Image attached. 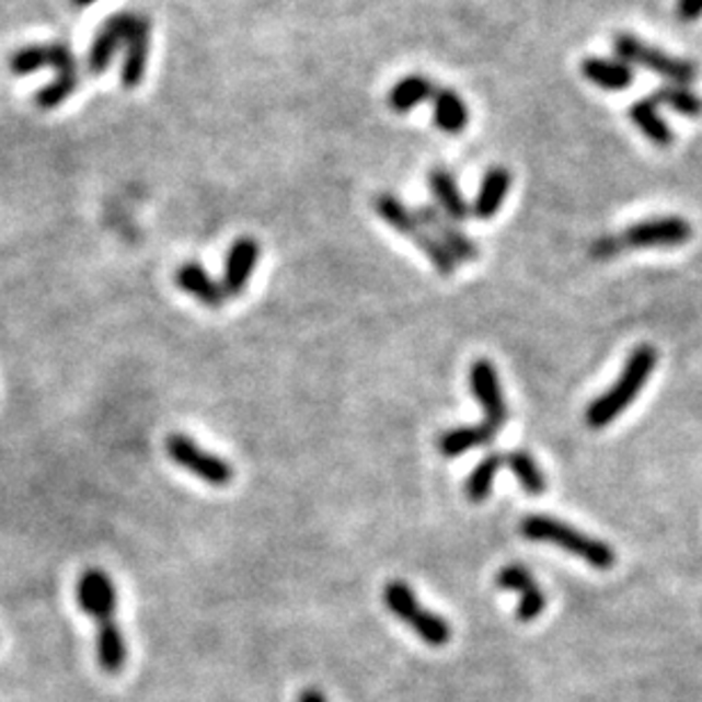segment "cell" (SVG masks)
<instances>
[{
	"label": "cell",
	"instance_id": "6da1fadb",
	"mask_svg": "<svg viewBox=\"0 0 702 702\" xmlns=\"http://www.w3.org/2000/svg\"><path fill=\"white\" fill-rule=\"evenodd\" d=\"M76 598L96 623V659L103 672L117 676L124 670L128 651L126 638L117 623V586L103 568H88L76 584Z\"/></svg>",
	"mask_w": 702,
	"mask_h": 702
},
{
	"label": "cell",
	"instance_id": "7a4b0ae2",
	"mask_svg": "<svg viewBox=\"0 0 702 702\" xmlns=\"http://www.w3.org/2000/svg\"><path fill=\"white\" fill-rule=\"evenodd\" d=\"M10 69L14 76H27L39 69H55L53 82L42 88L35 99V103L42 110L60 107L78 90V82H80L76 55L71 53L69 46L60 42L33 44V46L19 48L10 58Z\"/></svg>",
	"mask_w": 702,
	"mask_h": 702
},
{
	"label": "cell",
	"instance_id": "3957f363",
	"mask_svg": "<svg viewBox=\"0 0 702 702\" xmlns=\"http://www.w3.org/2000/svg\"><path fill=\"white\" fill-rule=\"evenodd\" d=\"M657 365V349L651 345H641L632 352L630 360L625 362V368L621 377L615 379V383L602 392L600 398H596L586 408V425L591 429H605L611 425L613 419L621 415L623 411L630 408V404L638 398V392L643 385L648 383L653 370Z\"/></svg>",
	"mask_w": 702,
	"mask_h": 702
},
{
	"label": "cell",
	"instance_id": "277c9868",
	"mask_svg": "<svg viewBox=\"0 0 702 702\" xmlns=\"http://www.w3.org/2000/svg\"><path fill=\"white\" fill-rule=\"evenodd\" d=\"M520 533L533 543H552L573 556L584 559L588 566L598 571H609L615 566V552L611 545L588 537V533L561 522L550 516H525L520 520Z\"/></svg>",
	"mask_w": 702,
	"mask_h": 702
},
{
	"label": "cell",
	"instance_id": "5b68a950",
	"mask_svg": "<svg viewBox=\"0 0 702 702\" xmlns=\"http://www.w3.org/2000/svg\"><path fill=\"white\" fill-rule=\"evenodd\" d=\"M375 212L385 221L392 231H398L404 238H411L415 246L423 251V254L431 261L436 272L440 276H452L457 269V261L449 256V251L431 235V231L425 227L423 219L415 215V210L406 208L402 199L395 194L381 192L375 199Z\"/></svg>",
	"mask_w": 702,
	"mask_h": 702
},
{
	"label": "cell",
	"instance_id": "8992f818",
	"mask_svg": "<svg viewBox=\"0 0 702 702\" xmlns=\"http://www.w3.org/2000/svg\"><path fill=\"white\" fill-rule=\"evenodd\" d=\"M383 605L431 648H442L452 638V628L445 618L419 605L413 588L402 579H392L383 586Z\"/></svg>",
	"mask_w": 702,
	"mask_h": 702
},
{
	"label": "cell",
	"instance_id": "52a82bcc",
	"mask_svg": "<svg viewBox=\"0 0 702 702\" xmlns=\"http://www.w3.org/2000/svg\"><path fill=\"white\" fill-rule=\"evenodd\" d=\"M613 50L618 55V60L625 65H636L648 69L666 80H670L672 85H691V82L698 78V67L691 60L676 58V55H668L651 44H645L643 39L621 33L613 37Z\"/></svg>",
	"mask_w": 702,
	"mask_h": 702
},
{
	"label": "cell",
	"instance_id": "ba28073f",
	"mask_svg": "<svg viewBox=\"0 0 702 702\" xmlns=\"http://www.w3.org/2000/svg\"><path fill=\"white\" fill-rule=\"evenodd\" d=\"M164 449H166V457H170L179 468L192 472L194 476H199V480L206 482L208 486L223 488L233 482L235 476L233 465L227 459L206 452L199 442L185 434L166 436Z\"/></svg>",
	"mask_w": 702,
	"mask_h": 702
},
{
	"label": "cell",
	"instance_id": "9c48e42d",
	"mask_svg": "<svg viewBox=\"0 0 702 702\" xmlns=\"http://www.w3.org/2000/svg\"><path fill=\"white\" fill-rule=\"evenodd\" d=\"M693 235L691 223L684 217H653L632 223L623 233H618L625 249H678Z\"/></svg>",
	"mask_w": 702,
	"mask_h": 702
},
{
	"label": "cell",
	"instance_id": "30bf717a",
	"mask_svg": "<svg viewBox=\"0 0 702 702\" xmlns=\"http://www.w3.org/2000/svg\"><path fill=\"white\" fill-rule=\"evenodd\" d=\"M470 390L474 400L480 402V406L484 408L486 419L484 423L493 429V431H502L504 423H507V402H504V392H502V383L497 377L495 365L488 358H480L472 362L470 368Z\"/></svg>",
	"mask_w": 702,
	"mask_h": 702
},
{
	"label": "cell",
	"instance_id": "8fae6325",
	"mask_svg": "<svg viewBox=\"0 0 702 702\" xmlns=\"http://www.w3.org/2000/svg\"><path fill=\"white\" fill-rule=\"evenodd\" d=\"M133 21H135V12H119V14H112L103 21L99 33L92 39L90 53H88L90 73L101 76L110 69L112 60H115V55L122 48H126Z\"/></svg>",
	"mask_w": 702,
	"mask_h": 702
},
{
	"label": "cell",
	"instance_id": "7c38bea8",
	"mask_svg": "<svg viewBox=\"0 0 702 702\" xmlns=\"http://www.w3.org/2000/svg\"><path fill=\"white\" fill-rule=\"evenodd\" d=\"M415 215L423 219L431 235L449 251V256L457 263H474L480 258V246L457 227V221L445 217L436 206H417Z\"/></svg>",
	"mask_w": 702,
	"mask_h": 702
},
{
	"label": "cell",
	"instance_id": "4fadbf2b",
	"mask_svg": "<svg viewBox=\"0 0 702 702\" xmlns=\"http://www.w3.org/2000/svg\"><path fill=\"white\" fill-rule=\"evenodd\" d=\"M495 584L502 591H511L520 596V605L516 609V618L520 623H531L543 613L545 609V596L541 591L539 582L531 577V573L520 564L504 566L495 575Z\"/></svg>",
	"mask_w": 702,
	"mask_h": 702
},
{
	"label": "cell",
	"instance_id": "5bb4252c",
	"mask_svg": "<svg viewBox=\"0 0 702 702\" xmlns=\"http://www.w3.org/2000/svg\"><path fill=\"white\" fill-rule=\"evenodd\" d=\"M151 21L145 14H135L130 35L126 42V55L122 65V85L126 90L139 88V82L145 80L149 55H151Z\"/></svg>",
	"mask_w": 702,
	"mask_h": 702
},
{
	"label": "cell",
	"instance_id": "9a60e30c",
	"mask_svg": "<svg viewBox=\"0 0 702 702\" xmlns=\"http://www.w3.org/2000/svg\"><path fill=\"white\" fill-rule=\"evenodd\" d=\"M261 258V244L254 238H238L229 254L227 263H223V276H221V288L227 297H238L246 290L249 278L256 269V263Z\"/></svg>",
	"mask_w": 702,
	"mask_h": 702
},
{
	"label": "cell",
	"instance_id": "2e32d148",
	"mask_svg": "<svg viewBox=\"0 0 702 702\" xmlns=\"http://www.w3.org/2000/svg\"><path fill=\"white\" fill-rule=\"evenodd\" d=\"M511 181L514 179H511V172L507 170V166H491L480 183V189H476L470 212L476 219H484V221L493 219L502 210L504 202H507Z\"/></svg>",
	"mask_w": 702,
	"mask_h": 702
},
{
	"label": "cell",
	"instance_id": "e0dca14e",
	"mask_svg": "<svg viewBox=\"0 0 702 702\" xmlns=\"http://www.w3.org/2000/svg\"><path fill=\"white\" fill-rule=\"evenodd\" d=\"M427 181H429V189H431L434 199H436V208L445 217H449V219L459 223V221H465L472 215L470 206L465 204L463 194L459 189L457 179L452 176V172L445 170V166H434V170L427 176Z\"/></svg>",
	"mask_w": 702,
	"mask_h": 702
},
{
	"label": "cell",
	"instance_id": "ac0fdd59",
	"mask_svg": "<svg viewBox=\"0 0 702 702\" xmlns=\"http://www.w3.org/2000/svg\"><path fill=\"white\" fill-rule=\"evenodd\" d=\"M176 286L208 308H219L229 299L227 292H223L221 284L212 280V276L199 263L181 265L176 269Z\"/></svg>",
	"mask_w": 702,
	"mask_h": 702
},
{
	"label": "cell",
	"instance_id": "d6986e66",
	"mask_svg": "<svg viewBox=\"0 0 702 702\" xmlns=\"http://www.w3.org/2000/svg\"><path fill=\"white\" fill-rule=\"evenodd\" d=\"M579 71L588 82H591V85L607 90V92H623L632 85V80H634L632 67L621 60L584 58L579 65Z\"/></svg>",
	"mask_w": 702,
	"mask_h": 702
},
{
	"label": "cell",
	"instance_id": "ffe728a7",
	"mask_svg": "<svg viewBox=\"0 0 702 702\" xmlns=\"http://www.w3.org/2000/svg\"><path fill=\"white\" fill-rule=\"evenodd\" d=\"M434 103V124L447 135H461L468 128L470 110L459 92L452 88H438L431 96Z\"/></svg>",
	"mask_w": 702,
	"mask_h": 702
},
{
	"label": "cell",
	"instance_id": "44dd1931",
	"mask_svg": "<svg viewBox=\"0 0 702 702\" xmlns=\"http://www.w3.org/2000/svg\"><path fill=\"white\" fill-rule=\"evenodd\" d=\"M436 88L431 78L423 73H411L400 78L395 85L388 92V107L398 115H406V112L415 110L417 105H423L425 101H431Z\"/></svg>",
	"mask_w": 702,
	"mask_h": 702
},
{
	"label": "cell",
	"instance_id": "7402d4cb",
	"mask_svg": "<svg viewBox=\"0 0 702 702\" xmlns=\"http://www.w3.org/2000/svg\"><path fill=\"white\" fill-rule=\"evenodd\" d=\"M495 438H497V431H493L486 423L457 427V429L445 431L438 438V452L442 457H447V459H454V457H461V454L470 452V449L486 447Z\"/></svg>",
	"mask_w": 702,
	"mask_h": 702
},
{
	"label": "cell",
	"instance_id": "603a6c76",
	"mask_svg": "<svg viewBox=\"0 0 702 702\" xmlns=\"http://www.w3.org/2000/svg\"><path fill=\"white\" fill-rule=\"evenodd\" d=\"M630 119L657 147H670L672 139H676V135H672V128L668 126V122L659 115V105L655 101H651V99L636 101L630 107Z\"/></svg>",
	"mask_w": 702,
	"mask_h": 702
},
{
	"label": "cell",
	"instance_id": "cb8c5ba5",
	"mask_svg": "<svg viewBox=\"0 0 702 702\" xmlns=\"http://www.w3.org/2000/svg\"><path fill=\"white\" fill-rule=\"evenodd\" d=\"M504 465H507V461H504V454H488L474 465V470L468 474V482H465V495L472 504L486 502V497L491 495L493 482H495V474Z\"/></svg>",
	"mask_w": 702,
	"mask_h": 702
},
{
	"label": "cell",
	"instance_id": "d4e9b609",
	"mask_svg": "<svg viewBox=\"0 0 702 702\" xmlns=\"http://www.w3.org/2000/svg\"><path fill=\"white\" fill-rule=\"evenodd\" d=\"M504 461H507V465L516 474V480L520 482L525 493H529V495L545 493L548 482H545V474L539 468L537 459L529 457L527 452H522V449H516V452L504 454Z\"/></svg>",
	"mask_w": 702,
	"mask_h": 702
},
{
	"label": "cell",
	"instance_id": "484cf974",
	"mask_svg": "<svg viewBox=\"0 0 702 702\" xmlns=\"http://www.w3.org/2000/svg\"><path fill=\"white\" fill-rule=\"evenodd\" d=\"M651 101H655L657 105H666L670 110H676L689 119H695L702 115V99L698 94H693L687 85H672L670 82V85L655 90Z\"/></svg>",
	"mask_w": 702,
	"mask_h": 702
},
{
	"label": "cell",
	"instance_id": "4316f807",
	"mask_svg": "<svg viewBox=\"0 0 702 702\" xmlns=\"http://www.w3.org/2000/svg\"><path fill=\"white\" fill-rule=\"evenodd\" d=\"M621 251H623V244H621V238H618V235H605V238H598L591 244V256L598 258V261L613 258V256L621 254Z\"/></svg>",
	"mask_w": 702,
	"mask_h": 702
},
{
	"label": "cell",
	"instance_id": "83f0119b",
	"mask_svg": "<svg viewBox=\"0 0 702 702\" xmlns=\"http://www.w3.org/2000/svg\"><path fill=\"white\" fill-rule=\"evenodd\" d=\"M678 16L687 23L702 16V0H678Z\"/></svg>",
	"mask_w": 702,
	"mask_h": 702
},
{
	"label": "cell",
	"instance_id": "f1b7e54d",
	"mask_svg": "<svg viewBox=\"0 0 702 702\" xmlns=\"http://www.w3.org/2000/svg\"><path fill=\"white\" fill-rule=\"evenodd\" d=\"M297 702H326V698H324V693L318 691V689H303V691L299 693V700H297Z\"/></svg>",
	"mask_w": 702,
	"mask_h": 702
},
{
	"label": "cell",
	"instance_id": "f546056e",
	"mask_svg": "<svg viewBox=\"0 0 702 702\" xmlns=\"http://www.w3.org/2000/svg\"><path fill=\"white\" fill-rule=\"evenodd\" d=\"M73 3H76L78 8H90V5L96 3V0H73Z\"/></svg>",
	"mask_w": 702,
	"mask_h": 702
}]
</instances>
